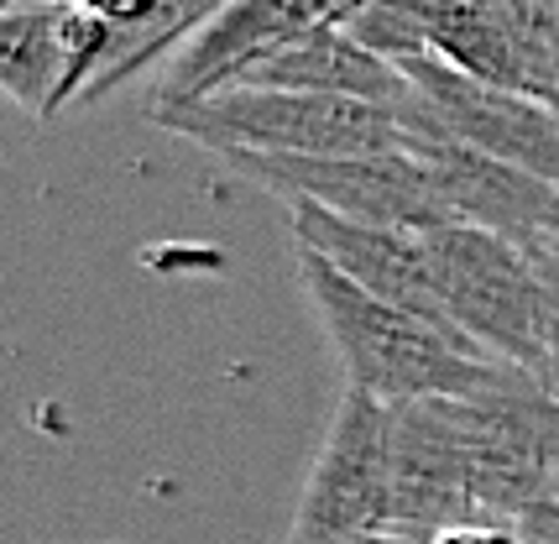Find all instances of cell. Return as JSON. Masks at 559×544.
<instances>
[{
  "mask_svg": "<svg viewBox=\"0 0 559 544\" xmlns=\"http://www.w3.org/2000/svg\"><path fill=\"white\" fill-rule=\"evenodd\" d=\"M293 268L341 356L345 388H361L397 409L418 398H476L497 388L508 371H518L455 330L366 294L361 283L335 272L319 251L293 247Z\"/></svg>",
  "mask_w": 559,
  "mask_h": 544,
  "instance_id": "obj_1",
  "label": "cell"
},
{
  "mask_svg": "<svg viewBox=\"0 0 559 544\" xmlns=\"http://www.w3.org/2000/svg\"><path fill=\"white\" fill-rule=\"evenodd\" d=\"M152 121L215 152H267V157H345V152H418L414 126L366 99L298 95V90H230L194 105L152 110Z\"/></svg>",
  "mask_w": 559,
  "mask_h": 544,
  "instance_id": "obj_2",
  "label": "cell"
},
{
  "mask_svg": "<svg viewBox=\"0 0 559 544\" xmlns=\"http://www.w3.org/2000/svg\"><path fill=\"white\" fill-rule=\"evenodd\" d=\"M439 294L461 335L508 362L544 377V330H549V268L544 257L481 225H439L429 230Z\"/></svg>",
  "mask_w": 559,
  "mask_h": 544,
  "instance_id": "obj_3",
  "label": "cell"
},
{
  "mask_svg": "<svg viewBox=\"0 0 559 544\" xmlns=\"http://www.w3.org/2000/svg\"><path fill=\"white\" fill-rule=\"evenodd\" d=\"M246 184L267 189L283 204H319L341 221L392 225L429 236L439 225H455L439 194L435 174L418 152H345V157H267L241 152L225 157Z\"/></svg>",
  "mask_w": 559,
  "mask_h": 544,
  "instance_id": "obj_4",
  "label": "cell"
},
{
  "mask_svg": "<svg viewBox=\"0 0 559 544\" xmlns=\"http://www.w3.org/2000/svg\"><path fill=\"white\" fill-rule=\"evenodd\" d=\"M392 523V403L345 388L298 493L288 544H330Z\"/></svg>",
  "mask_w": 559,
  "mask_h": 544,
  "instance_id": "obj_5",
  "label": "cell"
},
{
  "mask_svg": "<svg viewBox=\"0 0 559 544\" xmlns=\"http://www.w3.org/2000/svg\"><path fill=\"white\" fill-rule=\"evenodd\" d=\"M356 5L361 0H225L215 16L168 58V74L157 84L152 110L225 95L262 58L293 48L314 32L345 26L356 16Z\"/></svg>",
  "mask_w": 559,
  "mask_h": 544,
  "instance_id": "obj_6",
  "label": "cell"
},
{
  "mask_svg": "<svg viewBox=\"0 0 559 544\" xmlns=\"http://www.w3.org/2000/svg\"><path fill=\"white\" fill-rule=\"evenodd\" d=\"M408 84L418 90V105H424V137L439 131V137H455L465 147L487 152V157H502L523 174H538L559 184V110L544 105V99L523 95V90H502V84H487V79H471L439 58H414L403 63Z\"/></svg>",
  "mask_w": 559,
  "mask_h": 544,
  "instance_id": "obj_7",
  "label": "cell"
},
{
  "mask_svg": "<svg viewBox=\"0 0 559 544\" xmlns=\"http://www.w3.org/2000/svg\"><path fill=\"white\" fill-rule=\"evenodd\" d=\"M476 519V476L461 398H418L392 409V523L435 540Z\"/></svg>",
  "mask_w": 559,
  "mask_h": 544,
  "instance_id": "obj_8",
  "label": "cell"
},
{
  "mask_svg": "<svg viewBox=\"0 0 559 544\" xmlns=\"http://www.w3.org/2000/svg\"><path fill=\"white\" fill-rule=\"evenodd\" d=\"M110 58V26L79 5L0 11V84L32 121H58L84 105Z\"/></svg>",
  "mask_w": 559,
  "mask_h": 544,
  "instance_id": "obj_9",
  "label": "cell"
},
{
  "mask_svg": "<svg viewBox=\"0 0 559 544\" xmlns=\"http://www.w3.org/2000/svg\"><path fill=\"white\" fill-rule=\"evenodd\" d=\"M293 210V247L319 251L335 272H345L350 283H361L366 294L388 298L408 315L455 330L444 294H439V272H435V251L429 236L418 230H392V225H361V221H341L319 204H288ZM461 335V330H455ZM471 341V335H465Z\"/></svg>",
  "mask_w": 559,
  "mask_h": 544,
  "instance_id": "obj_10",
  "label": "cell"
},
{
  "mask_svg": "<svg viewBox=\"0 0 559 544\" xmlns=\"http://www.w3.org/2000/svg\"><path fill=\"white\" fill-rule=\"evenodd\" d=\"M418 157L429 163L439 194L450 204V215L461 225H481L497 230L518 247H528L534 257H544V230H549V210H555L559 184L538 174H523L502 157L465 147L455 137H418Z\"/></svg>",
  "mask_w": 559,
  "mask_h": 544,
  "instance_id": "obj_11",
  "label": "cell"
},
{
  "mask_svg": "<svg viewBox=\"0 0 559 544\" xmlns=\"http://www.w3.org/2000/svg\"><path fill=\"white\" fill-rule=\"evenodd\" d=\"M429 58H439V63H450V69H461L471 79H487V84L528 95L523 48L487 0H435V11H429Z\"/></svg>",
  "mask_w": 559,
  "mask_h": 544,
  "instance_id": "obj_12",
  "label": "cell"
},
{
  "mask_svg": "<svg viewBox=\"0 0 559 544\" xmlns=\"http://www.w3.org/2000/svg\"><path fill=\"white\" fill-rule=\"evenodd\" d=\"M429 11L435 0H361L345 32L403 69L414 58H429Z\"/></svg>",
  "mask_w": 559,
  "mask_h": 544,
  "instance_id": "obj_13",
  "label": "cell"
},
{
  "mask_svg": "<svg viewBox=\"0 0 559 544\" xmlns=\"http://www.w3.org/2000/svg\"><path fill=\"white\" fill-rule=\"evenodd\" d=\"M79 11H90L95 22H105L110 32H131V26L152 22L168 0H73Z\"/></svg>",
  "mask_w": 559,
  "mask_h": 544,
  "instance_id": "obj_14",
  "label": "cell"
},
{
  "mask_svg": "<svg viewBox=\"0 0 559 544\" xmlns=\"http://www.w3.org/2000/svg\"><path fill=\"white\" fill-rule=\"evenodd\" d=\"M429 544H534L518 523H502V519H471V523H455V529H439Z\"/></svg>",
  "mask_w": 559,
  "mask_h": 544,
  "instance_id": "obj_15",
  "label": "cell"
},
{
  "mask_svg": "<svg viewBox=\"0 0 559 544\" xmlns=\"http://www.w3.org/2000/svg\"><path fill=\"white\" fill-rule=\"evenodd\" d=\"M549 268V262H544ZM544 393L559 403V268H549V330H544Z\"/></svg>",
  "mask_w": 559,
  "mask_h": 544,
  "instance_id": "obj_16",
  "label": "cell"
},
{
  "mask_svg": "<svg viewBox=\"0 0 559 544\" xmlns=\"http://www.w3.org/2000/svg\"><path fill=\"white\" fill-rule=\"evenodd\" d=\"M330 544H429V540L403 534V529H371V534H350V540H330Z\"/></svg>",
  "mask_w": 559,
  "mask_h": 544,
  "instance_id": "obj_17",
  "label": "cell"
},
{
  "mask_svg": "<svg viewBox=\"0 0 559 544\" xmlns=\"http://www.w3.org/2000/svg\"><path fill=\"white\" fill-rule=\"evenodd\" d=\"M544 262L559 268V194H555V210H549V230H544Z\"/></svg>",
  "mask_w": 559,
  "mask_h": 544,
  "instance_id": "obj_18",
  "label": "cell"
},
{
  "mask_svg": "<svg viewBox=\"0 0 559 544\" xmlns=\"http://www.w3.org/2000/svg\"><path fill=\"white\" fill-rule=\"evenodd\" d=\"M549 502L559 508V466H555V476H549Z\"/></svg>",
  "mask_w": 559,
  "mask_h": 544,
  "instance_id": "obj_19",
  "label": "cell"
}]
</instances>
